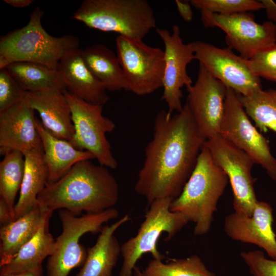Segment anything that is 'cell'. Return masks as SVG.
<instances>
[{"label": "cell", "instance_id": "e575fe53", "mask_svg": "<svg viewBox=\"0 0 276 276\" xmlns=\"http://www.w3.org/2000/svg\"><path fill=\"white\" fill-rule=\"evenodd\" d=\"M14 220V215L6 201L0 198V223L2 226Z\"/></svg>", "mask_w": 276, "mask_h": 276}, {"label": "cell", "instance_id": "8fae6325", "mask_svg": "<svg viewBox=\"0 0 276 276\" xmlns=\"http://www.w3.org/2000/svg\"><path fill=\"white\" fill-rule=\"evenodd\" d=\"M204 145L228 178L235 212L251 216L258 200L254 189L255 179L251 174L255 160L219 134L206 141Z\"/></svg>", "mask_w": 276, "mask_h": 276}, {"label": "cell", "instance_id": "4316f807", "mask_svg": "<svg viewBox=\"0 0 276 276\" xmlns=\"http://www.w3.org/2000/svg\"><path fill=\"white\" fill-rule=\"evenodd\" d=\"M244 109L260 131L276 132V89H262L244 97L238 94Z\"/></svg>", "mask_w": 276, "mask_h": 276}, {"label": "cell", "instance_id": "e0dca14e", "mask_svg": "<svg viewBox=\"0 0 276 276\" xmlns=\"http://www.w3.org/2000/svg\"><path fill=\"white\" fill-rule=\"evenodd\" d=\"M35 110L23 100L0 112V154L43 150Z\"/></svg>", "mask_w": 276, "mask_h": 276}, {"label": "cell", "instance_id": "30bf717a", "mask_svg": "<svg viewBox=\"0 0 276 276\" xmlns=\"http://www.w3.org/2000/svg\"><path fill=\"white\" fill-rule=\"evenodd\" d=\"M219 134L251 156L271 179L276 180V159L270 152L268 141L252 124L238 94L229 88Z\"/></svg>", "mask_w": 276, "mask_h": 276}, {"label": "cell", "instance_id": "603a6c76", "mask_svg": "<svg viewBox=\"0 0 276 276\" xmlns=\"http://www.w3.org/2000/svg\"><path fill=\"white\" fill-rule=\"evenodd\" d=\"M22 154L25 171L19 198L14 207V220L38 205V196L48 181L49 172L43 150L28 151Z\"/></svg>", "mask_w": 276, "mask_h": 276}, {"label": "cell", "instance_id": "836d02e7", "mask_svg": "<svg viewBox=\"0 0 276 276\" xmlns=\"http://www.w3.org/2000/svg\"><path fill=\"white\" fill-rule=\"evenodd\" d=\"M175 3L181 18L185 21H191L193 19V12L190 3L186 1L176 0Z\"/></svg>", "mask_w": 276, "mask_h": 276}, {"label": "cell", "instance_id": "8d00e7d4", "mask_svg": "<svg viewBox=\"0 0 276 276\" xmlns=\"http://www.w3.org/2000/svg\"><path fill=\"white\" fill-rule=\"evenodd\" d=\"M42 268L18 273H1L0 276H41Z\"/></svg>", "mask_w": 276, "mask_h": 276}, {"label": "cell", "instance_id": "7a4b0ae2", "mask_svg": "<svg viewBox=\"0 0 276 276\" xmlns=\"http://www.w3.org/2000/svg\"><path fill=\"white\" fill-rule=\"evenodd\" d=\"M119 199V188L107 167L90 160L77 163L60 179L47 182L38 196L43 210H66L79 216L102 212L113 208Z\"/></svg>", "mask_w": 276, "mask_h": 276}, {"label": "cell", "instance_id": "277c9868", "mask_svg": "<svg viewBox=\"0 0 276 276\" xmlns=\"http://www.w3.org/2000/svg\"><path fill=\"white\" fill-rule=\"evenodd\" d=\"M44 12L37 7L27 25L9 32L0 39V69L15 62H31L57 70L61 59L79 49V39L73 35L55 37L41 25Z\"/></svg>", "mask_w": 276, "mask_h": 276}, {"label": "cell", "instance_id": "74e56055", "mask_svg": "<svg viewBox=\"0 0 276 276\" xmlns=\"http://www.w3.org/2000/svg\"><path fill=\"white\" fill-rule=\"evenodd\" d=\"M6 4L16 8H22L31 5L33 0H4Z\"/></svg>", "mask_w": 276, "mask_h": 276}, {"label": "cell", "instance_id": "9c48e42d", "mask_svg": "<svg viewBox=\"0 0 276 276\" xmlns=\"http://www.w3.org/2000/svg\"><path fill=\"white\" fill-rule=\"evenodd\" d=\"M116 44L128 91L144 96L163 87L164 51L149 46L143 40L120 35L117 37Z\"/></svg>", "mask_w": 276, "mask_h": 276}, {"label": "cell", "instance_id": "ffe728a7", "mask_svg": "<svg viewBox=\"0 0 276 276\" xmlns=\"http://www.w3.org/2000/svg\"><path fill=\"white\" fill-rule=\"evenodd\" d=\"M130 219V216L125 215L103 227L95 244L87 249L86 258L76 276H112L121 255V245L114 233Z\"/></svg>", "mask_w": 276, "mask_h": 276}, {"label": "cell", "instance_id": "f1b7e54d", "mask_svg": "<svg viewBox=\"0 0 276 276\" xmlns=\"http://www.w3.org/2000/svg\"><path fill=\"white\" fill-rule=\"evenodd\" d=\"M143 271L145 276H216L197 255L170 259L167 263L153 259Z\"/></svg>", "mask_w": 276, "mask_h": 276}, {"label": "cell", "instance_id": "44dd1931", "mask_svg": "<svg viewBox=\"0 0 276 276\" xmlns=\"http://www.w3.org/2000/svg\"><path fill=\"white\" fill-rule=\"evenodd\" d=\"M36 125L42 142L49 177L48 182H56L77 163L95 159L89 152L75 148L71 142L53 135L36 119Z\"/></svg>", "mask_w": 276, "mask_h": 276}, {"label": "cell", "instance_id": "52a82bcc", "mask_svg": "<svg viewBox=\"0 0 276 276\" xmlns=\"http://www.w3.org/2000/svg\"><path fill=\"white\" fill-rule=\"evenodd\" d=\"M119 215V211L114 208L81 216L60 210L59 217L62 232L55 239L54 251L48 258V276H68L74 268L82 266L87 257V249L80 243V238L86 233H100L103 224Z\"/></svg>", "mask_w": 276, "mask_h": 276}, {"label": "cell", "instance_id": "6da1fadb", "mask_svg": "<svg viewBox=\"0 0 276 276\" xmlns=\"http://www.w3.org/2000/svg\"><path fill=\"white\" fill-rule=\"evenodd\" d=\"M205 141L200 135L187 103L172 116L161 110L155 117L152 139L134 191L149 205L155 200H174L192 173Z\"/></svg>", "mask_w": 276, "mask_h": 276}, {"label": "cell", "instance_id": "d4e9b609", "mask_svg": "<svg viewBox=\"0 0 276 276\" xmlns=\"http://www.w3.org/2000/svg\"><path fill=\"white\" fill-rule=\"evenodd\" d=\"M44 211L39 205L0 229V266L9 263L37 233Z\"/></svg>", "mask_w": 276, "mask_h": 276}, {"label": "cell", "instance_id": "1f68e13d", "mask_svg": "<svg viewBox=\"0 0 276 276\" xmlns=\"http://www.w3.org/2000/svg\"><path fill=\"white\" fill-rule=\"evenodd\" d=\"M26 92L5 68L0 69V112L22 101Z\"/></svg>", "mask_w": 276, "mask_h": 276}, {"label": "cell", "instance_id": "f546056e", "mask_svg": "<svg viewBox=\"0 0 276 276\" xmlns=\"http://www.w3.org/2000/svg\"><path fill=\"white\" fill-rule=\"evenodd\" d=\"M190 3L200 11L224 15L264 9L260 1L255 0H191Z\"/></svg>", "mask_w": 276, "mask_h": 276}, {"label": "cell", "instance_id": "7402d4cb", "mask_svg": "<svg viewBox=\"0 0 276 276\" xmlns=\"http://www.w3.org/2000/svg\"><path fill=\"white\" fill-rule=\"evenodd\" d=\"M44 211L42 220L36 234L9 263L1 267V273H18L42 268L43 260L52 255L55 239L50 233L49 225L53 212Z\"/></svg>", "mask_w": 276, "mask_h": 276}, {"label": "cell", "instance_id": "484cf974", "mask_svg": "<svg viewBox=\"0 0 276 276\" xmlns=\"http://www.w3.org/2000/svg\"><path fill=\"white\" fill-rule=\"evenodd\" d=\"M5 68L25 91L48 89L67 91L64 81L57 70L31 62H12Z\"/></svg>", "mask_w": 276, "mask_h": 276}, {"label": "cell", "instance_id": "2e32d148", "mask_svg": "<svg viewBox=\"0 0 276 276\" xmlns=\"http://www.w3.org/2000/svg\"><path fill=\"white\" fill-rule=\"evenodd\" d=\"M273 209L266 202L257 200L252 214L234 212L225 217L223 228L232 239L256 245L276 260V235L272 228Z\"/></svg>", "mask_w": 276, "mask_h": 276}, {"label": "cell", "instance_id": "4fadbf2b", "mask_svg": "<svg viewBox=\"0 0 276 276\" xmlns=\"http://www.w3.org/2000/svg\"><path fill=\"white\" fill-rule=\"evenodd\" d=\"M191 44L195 59L227 88L244 97L262 89L260 78L250 70L248 59L237 55L229 48H219L202 41Z\"/></svg>", "mask_w": 276, "mask_h": 276}, {"label": "cell", "instance_id": "3957f363", "mask_svg": "<svg viewBox=\"0 0 276 276\" xmlns=\"http://www.w3.org/2000/svg\"><path fill=\"white\" fill-rule=\"evenodd\" d=\"M228 178L203 145L195 168L181 194L170 204V210L185 215L195 223L194 234H207L214 220L218 201Z\"/></svg>", "mask_w": 276, "mask_h": 276}, {"label": "cell", "instance_id": "5b68a950", "mask_svg": "<svg viewBox=\"0 0 276 276\" xmlns=\"http://www.w3.org/2000/svg\"><path fill=\"white\" fill-rule=\"evenodd\" d=\"M72 18L89 28L143 40L156 26L146 0H84Z\"/></svg>", "mask_w": 276, "mask_h": 276}, {"label": "cell", "instance_id": "ba28073f", "mask_svg": "<svg viewBox=\"0 0 276 276\" xmlns=\"http://www.w3.org/2000/svg\"><path fill=\"white\" fill-rule=\"evenodd\" d=\"M64 95L74 127L71 143L78 149L89 152L100 165L111 169L117 168L118 162L106 135L114 130L116 125L103 115V106L88 103L67 91Z\"/></svg>", "mask_w": 276, "mask_h": 276}, {"label": "cell", "instance_id": "5bb4252c", "mask_svg": "<svg viewBox=\"0 0 276 276\" xmlns=\"http://www.w3.org/2000/svg\"><path fill=\"white\" fill-rule=\"evenodd\" d=\"M187 89V103L198 132L205 142L219 134L227 87L199 63L196 81Z\"/></svg>", "mask_w": 276, "mask_h": 276}, {"label": "cell", "instance_id": "9a60e30c", "mask_svg": "<svg viewBox=\"0 0 276 276\" xmlns=\"http://www.w3.org/2000/svg\"><path fill=\"white\" fill-rule=\"evenodd\" d=\"M156 32L165 46V65L162 99L168 105V113L172 115L173 112H179L183 108L181 88L183 86L187 88L193 84L192 80L187 73V67L195 59V56L191 42L183 43L177 25L173 26L172 33L160 28L156 29Z\"/></svg>", "mask_w": 276, "mask_h": 276}, {"label": "cell", "instance_id": "4dcf8cb0", "mask_svg": "<svg viewBox=\"0 0 276 276\" xmlns=\"http://www.w3.org/2000/svg\"><path fill=\"white\" fill-rule=\"evenodd\" d=\"M251 71L257 76L276 81V43L248 59Z\"/></svg>", "mask_w": 276, "mask_h": 276}, {"label": "cell", "instance_id": "d6986e66", "mask_svg": "<svg viewBox=\"0 0 276 276\" xmlns=\"http://www.w3.org/2000/svg\"><path fill=\"white\" fill-rule=\"evenodd\" d=\"M57 70L70 93L94 105L103 106L108 101L106 89L85 64L81 49H75L65 55Z\"/></svg>", "mask_w": 276, "mask_h": 276}, {"label": "cell", "instance_id": "8992f818", "mask_svg": "<svg viewBox=\"0 0 276 276\" xmlns=\"http://www.w3.org/2000/svg\"><path fill=\"white\" fill-rule=\"evenodd\" d=\"M172 200L168 198L154 200L149 206L145 219L136 235L121 245L123 261L119 276H132L136 263L145 254H151L153 259L162 260L164 256L157 248L161 235L167 234L165 241H169L188 222L183 214L171 211Z\"/></svg>", "mask_w": 276, "mask_h": 276}, {"label": "cell", "instance_id": "d590c367", "mask_svg": "<svg viewBox=\"0 0 276 276\" xmlns=\"http://www.w3.org/2000/svg\"><path fill=\"white\" fill-rule=\"evenodd\" d=\"M265 10L267 17L272 22L276 23V4L271 0L260 1Z\"/></svg>", "mask_w": 276, "mask_h": 276}, {"label": "cell", "instance_id": "83f0119b", "mask_svg": "<svg viewBox=\"0 0 276 276\" xmlns=\"http://www.w3.org/2000/svg\"><path fill=\"white\" fill-rule=\"evenodd\" d=\"M4 156L0 162V198L7 203L14 217L15 200L23 180L25 157L18 151L8 152Z\"/></svg>", "mask_w": 276, "mask_h": 276}, {"label": "cell", "instance_id": "7c38bea8", "mask_svg": "<svg viewBox=\"0 0 276 276\" xmlns=\"http://www.w3.org/2000/svg\"><path fill=\"white\" fill-rule=\"evenodd\" d=\"M200 12L203 25L222 30L228 47L245 59H250L257 52L276 43V25L270 21L258 24L251 13L224 15Z\"/></svg>", "mask_w": 276, "mask_h": 276}, {"label": "cell", "instance_id": "f35d334b", "mask_svg": "<svg viewBox=\"0 0 276 276\" xmlns=\"http://www.w3.org/2000/svg\"><path fill=\"white\" fill-rule=\"evenodd\" d=\"M133 274L134 276H145L143 271L139 267L135 266L133 269Z\"/></svg>", "mask_w": 276, "mask_h": 276}, {"label": "cell", "instance_id": "ab89813d", "mask_svg": "<svg viewBox=\"0 0 276 276\" xmlns=\"http://www.w3.org/2000/svg\"><path fill=\"white\" fill-rule=\"evenodd\" d=\"M41 276H45V275H42Z\"/></svg>", "mask_w": 276, "mask_h": 276}, {"label": "cell", "instance_id": "d6a6232c", "mask_svg": "<svg viewBox=\"0 0 276 276\" xmlns=\"http://www.w3.org/2000/svg\"><path fill=\"white\" fill-rule=\"evenodd\" d=\"M240 256L252 276H276V260L268 259L263 252L243 251Z\"/></svg>", "mask_w": 276, "mask_h": 276}, {"label": "cell", "instance_id": "ac0fdd59", "mask_svg": "<svg viewBox=\"0 0 276 276\" xmlns=\"http://www.w3.org/2000/svg\"><path fill=\"white\" fill-rule=\"evenodd\" d=\"M26 104L37 111L43 127L55 136L71 142L74 127L64 93L58 89L26 91Z\"/></svg>", "mask_w": 276, "mask_h": 276}, {"label": "cell", "instance_id": "cb8c5ba5", "mask_svg": "<svg viewBox=\"0 0 276 276\" xmlns=\"http://www.w3.org/2000/svg\"><path fill=\"white\" fill-rule=\"evenodd\" d=\"M81 53L88 68L106 90L128 91L118 56L109 48L95 44L81 50Z\"/></svg>", "mask_w": 276, "mask_h": 276}]
</instances>
